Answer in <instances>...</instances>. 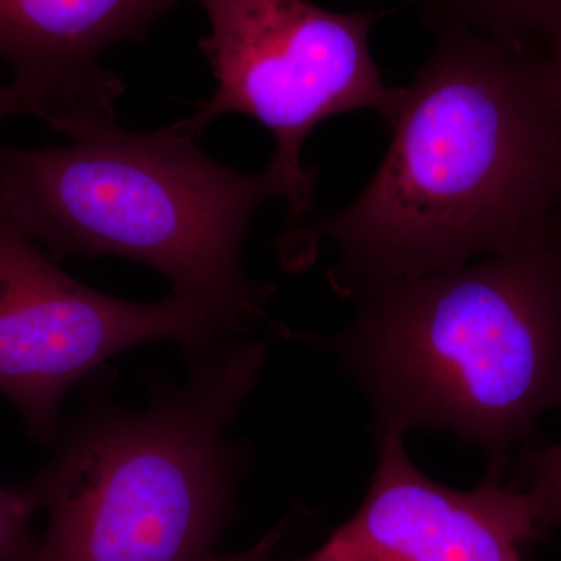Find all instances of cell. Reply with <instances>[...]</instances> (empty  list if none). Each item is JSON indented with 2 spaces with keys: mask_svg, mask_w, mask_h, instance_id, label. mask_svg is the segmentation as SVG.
I'll return each instance as SVG.
<instances>
[{
  "mask_svg": "<svg viewBox=\"0 0 561 561\" xmlns=\"http://www.w3.org/2000/svg\"><path fill=\"white\" fill-rule=\"evenodd\" d=\"M376 443L378 467L360 507L319 549L291 561H534L530 546L545 534L530 491L507 485L493 467L476 489H449L413 465L401 432H376Z\"/></svg>",
  "mask_w": 561,
  "mask_h": 561,
  "instance_id": "cell-7",
  "label": "cell"
},
{
  "mask_svg": "<svg viewBox=\"0 0 561 561\" xmlns=\"http://www.w3.org/2000/svg\"><path fill=\"white\" fill-rule=\"evenodd\" d=\"M179 0H0V58L33 114L73 140L114 124L124 80L103 51L142 41Z\"/></svg>",
  "mask_w": 561,
  "mask_h": 561,
  "instance_id": "cell-8",
  "label": "cell"
},
{
  "mask_svg": "<svg viewBox=\"0 0 561 561\" xmlns=\"http://www.w3.org/2000/svg\"><path fill=\"white\" fill-rule=\"evenodd\" d=\"M208 14L198 47L216 91L176 130L201 138L217 117L245 114L272 133L271 169L280 181L290 220L313 209L316 172L301 164L309 133L337 114L373 110L387 124L404 88H389L373 60L368 32L378 16L332 11L309 0H195Z\"/></svg>",
  "mask_w": 561,
  "mask_h": 561,
  "instance_id": "cell-5",
  "label": "cell"
},
{
  "mask_svg": "<svg viewBox=\"0 0 561 561\" xmlns=\"http://www.w3.org/2000/svg\"><path fill=\"white\" fill-rule=\"evenodd\" d=\"M437 44L356 201L280 241L283 260L328 239L332 286L356 297L526 249L561 230V119L540 57L434 11Z\"/></svg>",
  "mask_w": 561,
  "mask_h": 561,
  "instance_id": "cell-1",
  "label": "cell"
},
{
  "mask_svg": "<svg viewBox=\"0 0 561 561\" xmlns=\"http://www.w3.org/2000/svg\"><path fill=\"white\" fill-rule=\"evenodd\" d=\"M540 68L546 91L561 119V28L546 44Z\"/></svg>",
  "mask_w": 561,
  "mask_h": 561,
  "instance_id": "cell-12",
  "label": "cell"
},
{
  "mask_svg": "<svg viewBox=\"0 0 561 561\" xmlns=\"http://www.w3.org/2000/svg\"><path fill=\"white\" fill-rule=\"evenodd\" d=\"M265 362L261 342L221 339L191 360L186 382L151 383L139 412L95 386L58 432L54 460L25 483L49 512L28 561H219L249 468L228 430Z\"/></svg>",
  "mask_w": 561,
  "mask_h": 561,
  "instance_id": "cell-3",
  "label": "cell"
},
{
  "mask_svg": "<svg viewBox=\"0 0 561 561\" xmlns=\"http://www.w3.org/2000/svg\"><path fill=\"white\" fill-rule=\"evenodd\" d=\"M334 351L376 432H449L507 472L561 411V230L453 272L360 291Z\"/></svg>",
  "mask_w": 561,
  "mask_h": 561,
  "instance_id": "cell-2",
  "label": "cell"
},
{
  "mask_svg": "<svg viewBox=\"0 0 561 561\" xmlns=\"http://www.w3.org/2000/svg\"><path fill=\"white\" fill-rule=\"evenodd\" d=\"M271 198L284 201L271 169L232 171L173 124L133 133L114 122L61 149L0 142V217L58 262L119 256L149 265L231 335L272 324L265 301L275 287L242 268L251 220Z\"/></svg>",
  "mask_w": 561,
  "mask_h": 561,
  "instance_id": "cell-4",
  "label": "cell"
},
{
  "mask_svg": "<svg viewBox=\"0 0 561 561\" xmlns=\"http://www.w3.org/2000/svg\"><path fill=\"white\" fill-rule=\"evenodd\" d=\"M434 11L470 25L505 46H542L561 28V0H434Z\"/></svg>",
  "mask_w": 561,
  "mask_h": 561,
  "instance_id": "cell-9",
  "label": "cell"
},
{
  "mask_svg": "<svg viewBox=\"0 0 561 561\" xmlns=\"http://www.w3.org/2000/svg\"><path fill=\"white\" fill-rule=\"evenodd\" d=\"M11 114H33L31 99L13 84L0 88V119Z\"/></svg>",
  "mask_w": 561,
  "mask_h": 561,
  "instance_id": "cell-13",
  "label": "cell"
},
{
  "mask_svg": "<svg viewBox=\"0 0 561 561\" xmlns=\"http://www.w3.org/2000/svg\"><path fill=\"white\" fill-rule=\"evenodd\" d=\"M515 485L530 491L540 508L542 534L561 527V442L545 449H523L516 457Z\"/></svg>",
  "mask_w": 561,
  "mask_h": 561,
  "instance_id": "cell-10",
  "label": "cell"
},
{
  "mask_svg": "<svg viewBox=\"0 0 561 561\" xmlns=\"http://www.w3.org/2000/svg\"><path fill=\"white\" fill-rule=\"evenodd\" d=\"M227 337L205 306L172 291L133 302L84 286L0 217V391L36 442L57 443L62 398L110 357L172 342L192 360Z\"/></svg>",
  "mask_w": 561,
  "mask_h": 561,
  "instance_id": "cell-6",
  "label": "cell"
},
{
  "mask_svg": "<svg viewBox=\"0 0 561 561\" xmlns=\"http://www.w3.org/2000/svg\"><path fill=\"white\" fill-rule=\"evenodd\" d=\"M39 512L27 486H0V561H28L38 546L32 518Z\"/></svg>",
  "mask_w": 561,
  "mask_h": 561,
  "instance_id": "cell-11",
  "label": "cell"
}]
</instances>
